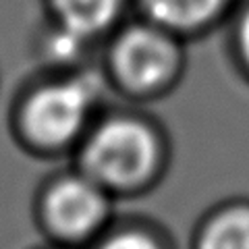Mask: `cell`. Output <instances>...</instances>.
<instances>
[{
    "mask_svg": "<svg viewBox=\"0 0 249 249\" xmlns=\"http://www.w3.org/2000/svg\"><path fill=\"white\" fill-rule=\"evenodd\" d=\"M199 249H249V208L218 214L201 232Z\"/></svg>",
    "mask_w": 249,
    "mask_h": 249,
    "instance_id": "cell-6",
    "label": "cell"
},
{
    "mask_svg": "<svg viewBox=\"0 0 249 249\" xmlns=\"http://www.w3.org/2000/svg\"><path fill=\"white\" fill-rule=\"evenodd\" d=\"M150 15L170 27H193L212 17L222 0H143Z\"/></svg>",
    "mask_w": 249,
    "mask_h": 249,
    "instance_id": "cell-7",
    "label": "cell"
},
{
    "mask_svg": "<svg viewBox=\"0 0 249 249\" xmlns=\"http://www.w3.org/2000/svg\"><path fill=\"white\" fill-rule=\"evenodd\" d=\"M156 162V142L142 123L108 121L83 147L85 175L102 187L142 183Z\"/></svg>",
    "mask_w": 249,
    "mask_h": 249,
    "instance_id": "cell-1",
    "label": "cell"
},
{
    "mask_svg": "<svg viewBox=\"0 0 249 249\" xmlns=\"http://www.w3.org/2000/svg\"><path fill=\"white\" fill-rule=\"evenodd\" d=\"M100 249H160L158 243L143 231H121L108 237Z\"/></svg>",
    "mask_w": 249,
    "mask_h": 249,
    "instance_id": "cell-8",
    "label": "cell"
},
{
    "mask_svg": "<svg viewBox=\"0 0 249 249\" xmlns=\"http://www.w3.org/2000/svg\"><path fill=\"white\" fill-rule=\"evenodd\" d=\"M114 67L127 83L150 88L168 75L173 48L160 34L147 27L129 29L114 48Z\"/></svg>",
    "mask_w": 249,
    "mask_h": 249,
    "instance_id": "cell-4",
    "label": "cell"
},
{
    "mask_svg": "<svg viewBox=\"0 0 249 249\" xmlns=\"http://www.w3.org/2000/svg\"><path fill=\"white\" fill-rule=\"evenodd\" d=\"M69 36L83 37L104 29L112 21L119 0H54Z\"/></svg>",
    "mask_w": 249,
    "mask_h": 249,
    "instance_id": "cell-5",
    "label": "cell"
},
{
    "mask_svg": "<svg viewBox=\"0 0 249 249\" xmlns=\"http://www.w3.org/2000/svg\"><path fill=\"white\" fill-rule=\"evenodd\" d=\"M93 88L88 79H69L34 93L25 108V127L42 145L67 143L79 133L89 112Z\"/></svg>",
    "mask_w": 249,
    "mask_h": 249,
    "instance_id": "cell-2",
    "label": "cell"
},
{
    "mask_svg": "<svg viewBox=\"0 0 249 249\" xmlns=\"http://www.w3.org/2000/svg\"><path fill=\"white\" fill-rule=\"evenodd\" d=\"M241 44H243V52H245V56L249 60V13H247V17L243 21V27H241Z\"/></svg>",
    "mask_w": 249,
    "mask_h": 249,
    "instance_id": "cell-9",
    "label": "cell"
},
{
    "mask_svg": "<svg viewBox=\"0 0 249 249\" xmlns=\"http://www.w3.org/2000/svg\"><path fill=\"white\" fill-rule=\"evenodd\" d=\"M104 187L93 178L69 177L54 183L44 199V216L56 235L79 239L96 231L106 216Z\"/></svg>",
    "mask_w": 249,
    "mask_h": 249,
    "instance_id": "cell-3",
    "label": "cell"
}]
</instances>
